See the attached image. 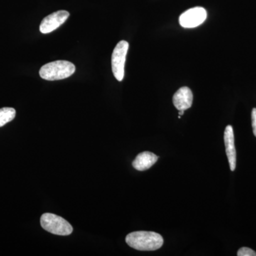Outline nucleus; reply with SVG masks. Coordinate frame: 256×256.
Here are the masks:
<instances>
[{"label": "nucleus", "mask_w": 256, "mask_h": 256, "mask_svg": "<svg viewBox=\"0 0 256 256\" xmlns=\"http://www.w3.org/2000/svg\"><path fill=\"white\" fill-rule=\"evenodd\" d=\"M158 160V156L154 153L150 152H143L136 156V159L132 162V166L138 171H144L156 164Z\"/></svg>", "instance_id": "1a4fd4ad"}, {"label": "nucleus", "mask_w": 256, "mask_h": 256, "mask_svg": "<svg viewBox=\"0 0 256 256\" xmlns=\"http://www.w3.org/2000/svg\"><path fill=\"white\" fill-rule=\"evenodd\" d=\"M41 225L45 230L55 235L68 236L73 232L72 225L66 220L53 214H44Z\"/></svg>", "instance_id": "7ed1b4c3"}, {"label": "nucleus", "mask_w": 256, "mask_h": 256, "mask_svg": "<svg viewBox=\"0 0 256 256\" xmlns=\"http://www.w3.org/2000/svg\"><path fill=\"white\" fill-rule=\"evenodd\" d=\"M173 104L178 110H185L191 108L193 94L188 87H182L173 96Z\"/></svg>", "instance_id": "6e6552de"}, {"label": "nucleus", "mask_w": 256, "mask_h": 256, "mask_svg": "<svg viewBox=\"0 0 256 256\" xmlns=\"http://www.w3.org/2000/svg\"><path fill=\"white\" fill-rule=\"evenodd\" d=\"M238 256H256V252L247 247H242L237 252Z\"/></svg>", "instance_id": "9b49d317"}, {"label": "nucleus", "mask_w": 256, "mask_h": 256, "mask_svg": "<svg viewBox=\"0 0 256 256\" xmlns=\"http://www.w3.org/2000/svg\"><path fill=\"white\" fill-rule=\"evenodd\" d=\"M252 131H254V136L256 137V108L252 109Z\"/></svg>", "instance_id": "f8f14e48"}, {"label": "nucleus", "mask_w": 256, "mask_h": 256, "mask_svg": "<svg viewBox=\"0 0 256 256\" xmlns=\"http://www.w3.org/2000/svg\"><path fill=\"white\" fill-rule=\"evenodd\" d=\"M69 15L68 12L65 10H60L52 13L42 20L40 25V32L42 34H48L54 31L68 20Z\"/></svg>", "instance_id": "423d86ee"}, {"label": "nucleus", "mask_w": 256, "mask_h": 256, "mask_svg": "<svg viewBox=\"0 0 256 256\" xmlns=\"http://www.w3.org/2000/svg\"><path fill=\"white\" fill-rule=\"evenodd\" d=\"M129 246L142 252H152L162 246L164 239L160 234L152 232H136L128 234L126 238Z\"/></svg>", "instance_id": "f257e3e1"}, {"label": "nucleus", "mask_w": 256, "mask_h": 256, "mask_svg": "<svg viewBox=\"0 0 256 256\" xmlns=\"http://www.w3.org/2000/svg\"><path fill=\"white\" fill-rule=\"evenodd\" d=\"M207 13L203 8H194L184 12L180 18V24L182 28H194L206 20Z\"/></svg>", "instance_id": "39448f33"}, {"label": "nucleus", "mask_w": 256, "mask_h": 256, "mask_svg": "<svg viewBox=\"0 0 256 256\" xmlns=\"http://www.w3.org/2000/svg\"><path fill=\"white\" fill-rule=\"evenodd\" d=\"M129 44L126 41H120L118 43L112 52V70L114 76L118 82H122L124 78V64L127 56Z\"/></svg>", "instance_id": "20e7f679"}, {"label": "nucleus", "mask_w": 256, "mask_h": 256, "mask_svg": "<svg viewBox=\"0 0 256 256\" xmlns=\"http://www.w3.org/2000/svg\"><path fill=\"white\" fill-rule=\"evenodd\" d=\"M16 116V110L12 108H3L0 109V128L11 122Z\"/></svg>", "instance_id": "9d476101"}, {"label": "nucleus", "mask_w": 256, "mask_h": 256, "mask_svg": "<svg viewBox=\"0 0 256 256\" xmlns=\"http://www.w3.org/2000/svg\"><path fill=\"white\" fill-rule=\"evenodd\" d=\"M184 114V110H178L180 116H183Z\"/></svg>", "instance_id": "ddd939ff"}, {"label": "nucleus", "mask_w": 256, "mask_h": 256, "mask_svg": "<svg viewBox=\"0 0 256 256\" xmlns=\"http://www.w3.org/2000/svg\"><path fill=\"white\" fill-rule=\"evenodd\" d=\"M76 66L68 60H56L45 64L40 70L42 78L47 80H57L68 78L75 73Z\"/></svg>", "instance_id": "f03ea898"}, {"label": "nucleus", "mask_w": 256, "mask_h": 256, "mask_svg": "<svg viewBox=\"0 0 256 256\" xmlns=\"http://www.w3.org/2000/svg\"><path fill=\"white\" fill-rule=\"evenodd\" d=\"M224 143L230 169L232 171H234L236 166V151L234 142V130L232 126H228L226 128L224 132Z\"/></svg>", "instance_id": "0eeeda50"}]
</instances>
